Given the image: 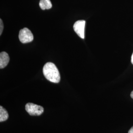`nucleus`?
I'll use <instances>...</instances> for the list:
<instances>
[{
    "label": "nucleus",
    "mask_w": 133,
    "mask_h": 133,
    "mask_svg": "<svg viewBox=\"0 0 133 133\" xmlns=\"http://www.w3.org/2000/svg\"><path fill=\"white\" fill-rule=\"evenodd\" d=\"M25 109L29 114L32 116H39L44 111V109L42 106L30 103L26 105Z\"/></svg>",
    "instance_id": "2"
},
{
    "label": "nucleus",
    "mask_w": 133,
    "mask_h": 133,
    "mask_svg": "<svg viewBox=\"0 0 133 133\" xmlns=\"http://www.w3.org/2000/svg\"><path fill=\"white\" fill-rule=\"evenodd\" d=\"M128 133H133V126L130 129V130L129 131Z\"/></svg>",
    "instance_id": "9"
},
{
    "label": "nucleus",
    "mask_w": 133,
    "mask_h": 133,
    "mask_svg": "<svg viewBox=\"0 0 133 133\" xmlns=\"http://www.w3.org/2000/svg\"><path fill=\"white\" fill-rule=\"evenodd\" d=\"M131 63L132 64H133V53L132 55V57H131Z\"/></svg>",
    "instance_id": "10"
},
{
    "label": "nucleus",
    "mask_w": 133,
    "mask_h": 133,
    "mask_svg": "<svg viewBox=\"0 0 133 133\" xmlns=\"http://www.w3.org/2000/svg\"><path fill=\"white\" fill-rule=\"evenodd\" d=\"M19 39L23 43H30L33 41V35L29 29L24 28L19 31Z\"/></svg>",
    "instance_id": "3"
},
{
    "label": "nucleus",
    "mask_w": 133,
    "mask_h": 133,
    "mask_svg": "<svg viewBox=\"0 0 133 133\" xmlns=\"http://www.w3.org/2000/svg\"><path fill=\"white\" fill-rule=\"evenodd\" d=\"M39 5L43 10L50 9L52 6L50 0H40Z\"/></svg>",
    "instance_id": "6"
},
{
    "label": "nucleus",
    "mask_w": 133,
    "mask_h": 133,
    "mask_svg": "<svg viewBox=\"0 0 133 133\" xmlns=\"http://www.w3.org/2000/svg\"><path fill=\"white\" fill-rule=\"evenodd\" d=\"M43 74L48 81L57 83L60 81V75L57 67L51 62L46 63L43 68Z\"/></svg>",
    "instance_id": "1"
},
{
    "label": "nucleus",
    "mask_w": 133,
    "mask_h": 133,
    "mask_svg": "<svg viewBox=\"0 0 133 133\" xmlns=\"http://www.w3.org/2000/svg\"><path fill=\"white\" fill-rule=\"evenodd\" d=\"M0 35H1L4 29V24L3 21L1 19H0Z\"/></svg>",
    "instance_id": "8"
},
{
    "label": "nucleus",
    "mask_w": 133,
    "mask_h": 133,
    "mask_svg": "<svg viewBox=\"0 0 133 133\" xmlns=\"http://www.w3.org/2000/svg\"><path fill=\"white\" fill-rule=\"evenodd\" d=\"M10 61V57L5 52L0 53V68L3 69L8 65Z\"/></svg>",
    "instance_id": "5"
},
{
    "label": "nucleus",
    "mask_w": 133,
    "mask_h": 133,
    "mask_svg": "<svg viewBox=\"0 0 133 133\" xmlns=\"http://www.w3.org/2000/svg\"><path fill=\"white\" fill-rule=\"evenodd\" d=\"M85 21L81 20L76 21L74 25V29L77 35L81 38L84 39L85 26Z\"/></svg>",
    "instance_id": "4"
},
{
    "label": "nucleus",
    "mask_w": 133,
    "mask_h": 133,
    "mask_svg": "<svg viewBox=\"0 0 133 133\" xmlns=\"http://www.w3.org/2000/svg\"><path fill=\"white\" fill-rule=\"evenodd\" d=\"M9 118L8 111L2 107L0 106V122H4Z\"/></svg>",
    "instance_id": "7"
},
{
    "label": "nucleus",
    "mask_w": 133,
    "mask_h": 133,
    "mask_svg": "<svg viewBox=\"0 0 133 133\" xmlns=\"http://www.w3.org/2000/svg\"><path fill=\"white\" fill-rule=\"evenodd\" d=\"M131 98L133 99V91L131 92Z\"/></svg>",
    "instance_id": "11"
}]
</instances>
